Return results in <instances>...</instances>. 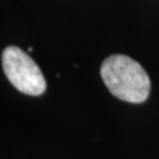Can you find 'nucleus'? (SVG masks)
<instances>
[{"instance_id": "nucleus-1", "label": "nucleus", "mask_w": 159, "mask_h": 159, "mask_svg": "<svg viewBox=\"0 0 159 159\" xmlns=\"http://www.w3.org/2000/svg\"><path fill=\"white\" fill-rule=\"evenodd\" d=\"M101 77L114 97L131 103H142L148 98L150 77L143 66L125 54H111L101 65Z\"/></svg>"}, {"instance_id": "nucleus-2", "label": "nucleus", "mask_w": 159, "mask_h": 159, "mask_svg": "<svg viewBox=\"0 0 159 159\" xmlns=\"http://www.w3.org/2000/svg\"><path fill=\"white\" fill-rule=\"evenodd\" d=\"M3 70L8 81L28 96H41L47 89V82L33 58L19 47H7L2 54Z\"/></svg>"}]
</instances>
